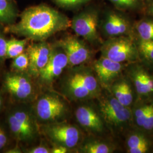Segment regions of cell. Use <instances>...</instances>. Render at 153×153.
Listing matches in <instances>:
<instances>
[{"label":"cell","mask_w":153,"mask_h":153,"mask_svg":"<svg viewBox=\"0 0 153 153\" xmlns=\"http://www.w3.org/2000/svg\"><path fill=\"white\" fill-rule=\"evenodd\" d=\"M98 24V11L89 9L74 16L71 21V27L78 36L90 43H96L100 42Z\"/></svg>","instance_id":"obj_6"},{"label":"cell","mask_w":153,"mask_h":153,"mask_svg":"<svg viewBox=\"0 0 153 153\" xmlns=\"http://www.w3.org/2000/svg\"><path fill=\"white\" fill-rule=\"evenodd\" d=\"M114 150L113 145L98 140L88 141L81 148L82 152L85 153H111Z\"/></svg>","instance_id":"obj_20"},{"label":"cell","mask_w":153,"mask_h":153,"mask_svg":"<svg viewBox=\"0 0 153 153\" xmlns=\"http://www.w3.org/2000/svg\"><path fill=\"white\" fill-rule=\"evenodd\" d=\"M126 64L111 60L101 56L94 64V71L100 85L108 88L123 75Z\"/></svg>","instance_id":"obj_8"},{"label":"cell","mask_w":153,"mask_h":153,"mask_svg":"<svg viewBox=\"0 0 153 153\" xmlns=\"http://www.w3.org/2000/svg\"><path fill=\"white\" fill-rule=\"evenodd\" d=\"M13 114L25 129L29 140L33 139L36 133V128L34 121L30 113L25 110L18 109L14 111Z\"/></svg>","instance_id":"obj_19"},{"label":"cell","mask_w":153,"mask_h":153,"mask_svg":"<svg viewBox=\"0 0 153 153\" xmlns=\"http://www.w3.org/2000/svg\"><path fill=\"white\" fill-rule=\"evenodd\" d=\"M59 47L57 49L52 48L48 63L39 74L40 80L44 83L48 84L53 81L68 65L65 53L60 47Z\"/></svg>","instance_id":"obj_11"},{"label":"cell","mask_w":153,"mask_h":153,"mask_svg":"<svg viewBox=\"0 0 153 153\" xmlns=\"http://www.w3.org/2000/svg\"><path fill=\"white\" fill-rule=\"evenodd\" d=\"M17 16L14 6L7 0H0V23L13 24Z\"/></svg>","instance_id":"obj_21"},{"label":"cell","mask_w":153,"mask_h":153,"mask_svg":"<svg viewBox=\"0 0 153 153\" xmlns=\"http://www.w3.org/2000/svg\"><path fill=\"white\" fill-rule=\"evenodd\" d=\"M30 153H51V150L45 146H38L36 148H33L28 151Z\"/></svg>","instance_id":"obj_31"},{"label":"cell","mask_w":153,"mask_h":153,"mask_svg":"<svg viewBox=\"0 0 153 153\" xmlns=\"http://www.w3.org/2000/svg\"><path fill=\"white\" fill-rule=\"evenodd\" d=\"M68 148H66L64 146L59 145H57V146L53 148L51 150V153H66L68 152Z\"/></svg>","instance_id":"obj_32"},{"label":"cell","mask_w":153,"mask_h":153,"mask_svg":"<svg viewBox=\"0 0 153 153\" xmlns=\"http://www.w3.org/2000/svg\"><path fill=\"white\" fill-rule=\"evenodd\" d=\"M26 44V39L19 40L16 39H11L7 40L6 58L14 59L18 55L23 53Z\"/></svg>","instance_id":"obj_23"},{"label":"cell","mask_w":153,"mask_h":153,"mask_svg":"<svg viewBox=\"0 0 153 153\" xmlns=\"http://www.w3.org/2000/svg\"><path fill=\"white\" fill-rule=\"evenodd\" d=\"M7 142V136L5 131L0 127V150L5 147Z\"/></svg>","instance_id":"obj_30"},{"label":"cell","mask_w":153,"mask_h":153,"mask_svg":"<svg viewBox=\"0 0 153 153\" xmlns=\"http://www.w3.org/2000/svg\"><path fill=\"white\" fill-rule=\"evenodd\" d=\"M7 40L0 34V61L6 59Z\"/></svg>","instance_id":"obj_29"},{"label":"cell","mask_w":153,"mask_h":153,"mask_svg":"<svg viewBox=\"0 0 153 153\" xmlns=\"http://www.w3.org/2000/svg\"><path fill=\"white\" fill-rule=\"evenodd\" d=\"M2 103H3V102H2V99L1 98V96H0V111L2 108Z\"/></svg>","instance_id":"obj_34"},{"label":"cell","mask_w":153,"mask_h":153,"mask_svg":"<svg viewBox=\"0 0 153 153\" xmlns=\"http://www.w3.org/2000/svg\"><path fill=\"white\" fill-rule=\"evenodd\" d=\"M136 30L138 38L143 40L153 41V20L143 19L138 22Z\"/></svg>","instance_id":"obj_22"},{"label":"cell","mask_w":153,"mask_h":153,"mask_svg":"<svg viewBox=\"0 0 153 153\" xmlns=\"http://www.w3.org/2000/svg\"><path fill=\"white\" fill-rule=\"evenodd\" d=\"M59 46L65 53L68 65L71 66L85 64L91 58L92 52L88 45L75 36H69L64 38L59 42Z\"/></svg>","instance_id":"obj_7"},{"label":"cell","mask_w":153,"mask_h":153,"mask_svg":"<svg viewBox=\"0 0 153 153\" xmlns=\"http://www.w3.org/2000/svg\"><path fill=\"white\" fill-rule=\"evenodd\" d=\"M99 110L105 124L117 134L128 131L133 125L131 108L120 103L111 93L100 98Z\"/></svg>","instance_id":"obj_2"},{"label":"cell","mask_w":153,"mask_h":153,"mask_svg":"<svg viewBox=\"0 0 153 153\" xmlns=\"http://www.w3.org/2000/svg\"><path fill=\"white\" fill-rule=\"evenodd\" d=\"M141 131L146 134L153 133V98L150 99L149 111Z\"/></svg>","instance_id":"obj_27"},{"label":"cell","mask_w":153,"mask_h":153,"mask_svg":"<svg viewBox=\"0 0 153 153\" xmlns=\"http://www.w3.org/2000/svg\"><path fill=\"white\" fill-rule=\"evenodd\" d=\"M48 137L59 145L68 149L76 147L81 140V132L74 126L58 124L46 128Z\"/></svg>","instance_id":"obj_9"},{"label":"cell","mask_w":153,"mask_h":153,"mask_svg":"<svg viewBox=\"0 0 153 153\" xmlns=\"http://www.w3.org/2000/svg\"><path fill=\"white\" fill-rule=\"evenodd\" d=\"M71 26V21L65 15L49 6L38 5L25 10L20 21L9 25L6 31L35 41L44 42Z\"/></svg>","instance_id":"obj_1"},{"label":"cell","mask_w":153,"mask_h":153,"mask_svg":"<svg viewBox=\"0 0 153 153\" xmlns=\"http://www.w3.org/2000/svg\"><path fill=\"white\" fill-rule=\"evenodd\" d=\"M52 48L49 44L40 42L30 45L27 48L30 59L28 69L33 75H39L49 61Z\"/></svg>","instance_id":"obj_14"},{"label":"cell","mask_w":153,"mask_h":153,"mask_svg":"<svg viewBox=\"0 0 153 153\" xmlns=\"http://www.w3.org/2000/svg\"><path fill=\"white\" fill-rule=\"evenodd\" d=\"M125 72L133 85L136 99L153 98V75L145 66L140 61L128 64Z\"/></svg>","instance_id":"obj_5"},{"label":"cell","mask_w":153,"mask_h":153,"mask_svg":"<svg viewBox=\"0 0 153 153\" xmlns=\"http://www.w3.org/2000/svg\"><path fill=\"white\" fill-rule=\"evenodd\" d=\"M59 5L63 7H75L86 4L91 0H54Z\"/></svg>","instance_id":"obj_28"},{"label":"cell","mask_w":153,"mask_h":153,"mask_svg":"<svg viewBox=\"0 0 153 153\" xmlns=\"http://www.w3.org/2000/svg\"><path fill=\"white\" fill-rule=\"evenodd\" d=\"M147 12L149 16L153 17V0H151L149 4H148Z\"/></svg>","instance_id":"obj_33"},{"label":"cell","mask_w":153,"mask_h":153,"mask_svg":"<svg viewBox=\"0 0 153 153\" xmlns=\"http://www.w3.org/2000/svg\"><path fill=\"white\" fill-rule=\"evenodd\" d=\"M65 111V104L63 101L54 95L43 96L36 105L37 116L44 121H52L60 118Z\"/></svg>","instance_id":"obj_10"},{"label":"cell","mask_w":153,"mask_h":153,"mask_svg":"<svg viewBox=\"0 0 153 153\" xmlns=\"http://www.w3.org/2000/svg\"><path fill=\"white\" fill-rule=\"evenodd\" d=\"M7 122L11 133L18 140L20 141L30 140L27 133L13 112L9 115Z\"/></svg>","instance_id":"obj_24"},{"label":"cell","mask_w":153,"mask_h":153,"mask_svg":"<svg viewBox=\"0 0 153 153\" xmlns=\"http://www.w3.org/2000/svg\"><path fill=\"white\" fill-rule=\"evenodd\" d=\"M102 28L104 33L109 38L131 35V23L128 18L121 13L110 11L105 16Z\"/></svg>","instance_id":"obj_12"},{"label":"cell","mask_w":153,"mask_h":153,"mask_svg":"<svg viewBox=\"0 0 153 153\" xmlns=\"http://www.w3.org/2000/svg\"><path fill=\"white\" fill-rule=\"evenodd\" d=\"M120 10H131L139 7L142 0H108Z\"/></svg>","instance_id":"obj_25"},{"label":"cell","mask_w":153,"mask_h":153,"mask_svg":"<svg viewBox=\"0 0 153 153\" xmlns=\"http://www.w3.org/2000/svg\"><path fill=\"white\" fill-rule=\"evenodd\" d=\"M4 83L7 91L16 98H27L33 93L31 82L26 76L21 74H7L5 77Z\"/></svg>","instance_id":"obj_15"},{"label":"cell","mask_w":153,"mask_h":153,"mask_svg":"<svg viewBox=\"0 0 153 153\" xmlns=\"http://www.w3.org/2000/svg\"><path fill=\"white\" fill-rule=\"evenodd\" d=\"M109 92L120 103L131 108L136 101V93L129 78L121 76L108 88Z\"/></svg>","instance_id":"obj_16"},{"label":"cell","mask_w":153,"mask_h":153,"mask_svg":"<svg viewBox=\"0 0 153 153\" xmlns=\"http://www.w3.org/2000/svg\"><path fill=\"white\" fill-rule=\"evenodd\" d=\"M76 117L78 123L90 132L102 133L104 131V123L99 112L88 105L79 106L76 111Z\"/></svg>","instance_id":"obj_13"},{"label":"cell","mask_w":153,"mask_h":153,"mask_svg":"<svg viewBox=\"0 0 153 153\" xmlns=\"http://www.w3.org/2000/svg\"><path fill=\"white\" fill-rule=\"evenodd\" d=\"M30 65V59L27 53H22L13 59L12 68L17 71H25Z\"/></svg>","instance_id":"obj_26"},{"label":"cell","mask_w":153,"mask_h":153,"mask_svg":"<svg viewBox=\"0 0 153 153\" xmlns=\"http://www.w3.org/2000/svg\"><path fill=\"white\" fill-rule=\"evenodd\" d=\"M66 91L73 98L86 99L99 96L100 85L95 74L83 67L71 73L66 81Z\"/></svg>","instance_id":"obj_3"},{"label":"cell","mask_w":153,"mask_h":153,"mask_svg":"<svg viewBox=\"0 0 153 153\" xmlns=\"http://www.w3.org/2000/svg\"><path fill=\"white\" fill-rule=\"evenodd\" d=\"M101 52L102 56L120 63L139 61L136 40L131 35L109 38L102 44Z\"/></svg>","instance_id":"obj_4"},{"label":"cell","mask_w":153,"mask_h":153,"mask_svg":"<svg viewBox=\"0 0 153 153\" xmlns=\"http://www.w3.org/2000/svg\"><path fill=\"white\" fill-rule=\"evenodd\" d=\"M139 61L149 71L153 70V41L138 39L136 40Z\"/></svg>","instance_id":"obj_18"},{"label":"cell","mask_w":153,"mask_h":153,"mask_svg":"<svg viewBox=\"0 0 153 153\" xmlns=\"http://www.w3.org/2000/svg\"><path fill=\"white\" fill-rule=\"evenodd\" d=\"M126 146L129 153H148L151 148L146 134L138 129L129 133L126 140Z\"/></svg>","instance_id":"obj_17"}]
</instances>
